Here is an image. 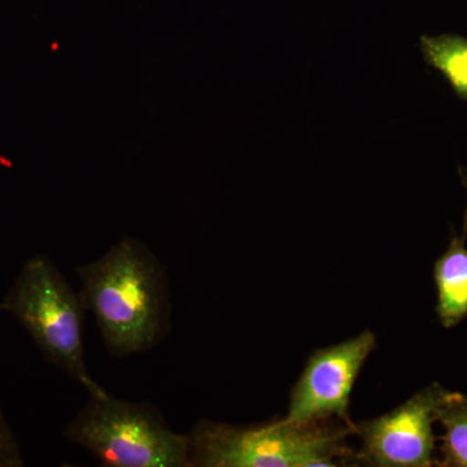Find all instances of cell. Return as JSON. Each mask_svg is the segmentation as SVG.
Segmentation results:
<instances>
[{
	"label": "cell",
	"mask_w": 467,
	"mask_h": 467,
	"mask_svg": "<svg viewBox=\"0 0 467 467\" xmlns=\"http://www.w3.org/2000/svg\"><path fill=\"white\" fill-rule=\"evenodd\" d=\"M0 312H3V306H2V304H0Z\"/></svg>",
	"instance_id": "11"
},
{
	"label": "cell",
	"mask_w": 467,
	"mask_h": 467,
	"mask_svg": "<svg viewBox=\"0 0 467 467\" xmlns=\"http://www.w3.org/2000/svg\"><path fill=\"white\" fill-rule=\"evenodd\" d=\"M82 300L117 358L158 346L171 327L165 267L140 242L126 238L100 259L77 267Z\"/></svg>",
	"instance_id": "1"
},
{
	"label": "cell",
	"mask_w": 467,
	"mask_h": 467,
	"mask_svg": "<svg viewBox=\"0 0 467 467\" xmlns=\"http://www.w3.org/2000/svg\"><path fill=\"white\" fill-rule=\"evenodd\" d=\"M463 235H454L450 248L435 264V282L438 288V315L445 327L459 324L467 315V248Z\"/></svg>",
	"instance_id": "7"
},
{
	"label": "cell",
	"mask_w": 467,
	"mask_h": 467,
	"mask_svg": "<svg viewBox=\"0 0 467 467\" xmlns=\"http://www.w3.org/2000/svg\"><path fill=\"white\" fill-rule=\"evenodd\" d=\"M451 393L430 387L389 413L356 425L361 451L356 461L376 467H425L432 463V422Z\"/></svg>",
	"instance_id": "6"
},
{
	"label": "cell",
	"mask_w": 467,
	"mask_h": 467,
	"mask_svg": "<svg viewBox=\"0 0 467 467\" xmlns=\"http://www.w3.org/2000/svg\"><path fill=\"white\" fill-rule=\"evenodd\" d=\"M420 47L430 67H434L456 92L467 101V38L459 34L422 36Z\"/></svg>",
	"instance_id": "8"
},
{
	"label": "cell",
	"mask_w": 467,
	"mask_h": 467,
	"mask_svg": "<svg viewBox=\"0 0 467 467\" xmlns=\"http://www.w3.org/2000/svg\"><path fill=\"white\" fill-rule=\"evenodd\" d=\"M436 420L444 426L445 465L467 467V398L451 393Z\"/></svg>",
	"instance_id": "9"
},
{
	"label": "cell",
	"mask_w": 467,
	"mask_h": 467,
	"mask_svg": "<svg viewBox=\"0 0 467 467\" xmlns=\"http://www.w3.org/2000/svg\"><path fill=\"white\" fill-rule=\"evenodd\" d=\"M0 304L26 328L48 364L81 384L91 398L106 395L86 365L84 300L48 257L27 259Z\"/></svg>",
	"instance_id": "2"
},
{
	"label": "cell",
	"mask_w": 467,
	"mask_h": 467,
	"mask_svg": "<svg viewBox=\"0 0 467 467\" xmlns=\"http://www.w3.org/2000/svg\"><path fill=\"white\" fill-rule=\"evenodd\" d=\"M64 438L109 467H192L189 435L175 432L150 402L91 398L64 430Z\"/></svg>",
	"instance_id": "4"
},
{
	"label": "cell",
	"mask_w": 467,
	"mask_h": 467,
	"mask_svg": "<svg viewBox=\"0 0 467 467\" xmlns=\"http://www.w3.org/2000/svg\"><path fill=\"white\" fill-rule=\"evenodd\" d=\"M376 346V334L367 330L337 346L316 350L292 389L290 407L282 420L309 425L335 417L355 431L348 413L350 393Z\"/></svg>",
	"instance_id": "5"
},
{
	"label": "cell",
	"mask_w": 467,
	"mask_h": 467,
	"mask_svg": "<svg viewBox=\"0 0 467 467\" xmlns=\"http://www.w3.org/2000/svg\"><path fill=\"white\" fill-rule=\"evenodd\" d=\"M352 432L324 422L294 425L279 420L244 427L201 420L189 434L190 466H337L352 456L344 444Z\"/></svg>",
	"instance_id": "3"
},
{
	"label": "cell",
	"mask_w": 467,
	"mask_h": 467,
	"mask_svg": "<svg viewBox=\"0 0 467 467\" xmlns=\"http://www.w3.org/2000/svg\"><path fill=\"white\" fill-rule=\"evenodd\" d=\"M26 465L20 444L7 418L0 409V467H21Z\"/></svg>",
	"instance_id": "10"
}]
</instances>
